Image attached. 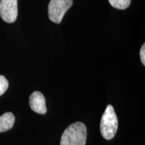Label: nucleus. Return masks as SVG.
Segmentation results:
<instances>
[{
	"instance_id": "f257e3e1",
	"label": "nucleus",
	"mask_w": 145,
	"mask_h": 145,
	"mask_svg": "<svg viewBox=\"0 0 145 145\" xmlns=\"http://www.w3.org/2000/svg\"><path fill=\"white\" fill-rule=\"evenodd\" d=\"M87 128L83 122H77L71 124L63 133L61 145H86Z\"/></svg>"
},
{
	"instance_id": "39448f33",
	"label": "nucleus",
	"mask_w": 145,
	"mask_h": 145,
	"mask_svg": "<svg viewBox=\"0 0 145 145\" xmlns=\"http://www.w3.org/2000/svg\"><path fill=\"white\" fill-rule=\"evenodd\" d=\"M30 108L36 113L45 114L46 113V101L43 94L40 91H34L29 98Z\"/></svg>"
},
{
	"instance_id": "1a4fd4ad",
	"label": "nucleus",
	"mask_w": 145,
	"mask_h": 145,
	"mask_svg": "<svg viewBox=\"0 0 145 145\" xmlns=\"http://www.w3.org/2000/svg\"><path fill=\"white\" fill-rule=\"evenodd\" d=\"M140 57L141 62H142V65H145V44H143V45L140 48Z\"/></svg>"
},
{
	"instance_id": "f03ea898",
	"label": "nucleus",
	"mask_w": 145,
	"mask_h": 145,
	"mask_svg": "<svg viewBox=\"0 0 145 145\" xmlns=\"http://www.w3.org/2000/svg\"><path fill=\"white\" fill-rule=\"evenodd\" d=\"M118 126L117 116L112 105H108L103 114L100 122V131L106 140H111L116 134Z\"/></svg>"
},
{
	"instance_id": "6e6552de",
	"label": "nucleus",
	"mask_w": 145,
	"mask_h": 145,
	"mask_svg": "<svg viewBox=\"0 0 145 145\" xmlns=\"http://www.w3.org/2000/svg\"><path fill=\"white\" fill-rule=\"evenodd\" d=\"M9 86L8 80L4 76L0 75V96L6 91Z\"/></svg>"
},
{
	"instance_id": "0eeeda50",
	"label": "nucleus",
	"mask_w": 145,
	"mask_h": 145,
	"mask_svg": "<svg viewBox=\"0 0 145 145\" xmlns=\"http://www.w3.org/2000/svg\"><path fill=\"white\" fill-rule=\"evenodd\" d=\"M110 5L119 10H125L129 7L131 0H108Z\"/></svg>"
},
{
	"instance_id": "7ed1b4c3",
	"label": "nucleus",
	"mask_w": 145,
	"mask_h": 145,
	"mask_svg": "<svg viewBox=\"0 0 145 145\" xmlns=\"http://www.w3.org/2000/svg\"><path fill=\"white\" fill-rule=\"evenodd\" d=\"M72 5V0H51L48 8L49 19L52 22L60 24Z\"/></svg>"
},
{
	"instance_id": "423d86ee",
	"label": "nucleus",
	"mask_w": 145,
	"mask_h": 145,
	"mask_svg": "<svg viewBox=\"0 0 145 145\" xmlns=\"http://www.w3.org/2000/svg\"><path fill=\"white\" fill-rule=\"evenodd\" d=\"M15 122V116L12 112H6L0 116V132L12 129Z\"/></svg>"
},
{
	"instance_id": "20e7f679",
	"label": "nucleus",
	"mask_w": 145,
	"mask_h": 145,
	"mask_svg": "<svg viewBox=\"0 0 145 145\" xmlns=\"http://www.w3.org/2000/svg\"><path fill=\"white\" fill-rule=\"evenodd\" d=\"M0 16L5 22H14L18 16V0H1Z\"/></svg>"
}]
</instances>
